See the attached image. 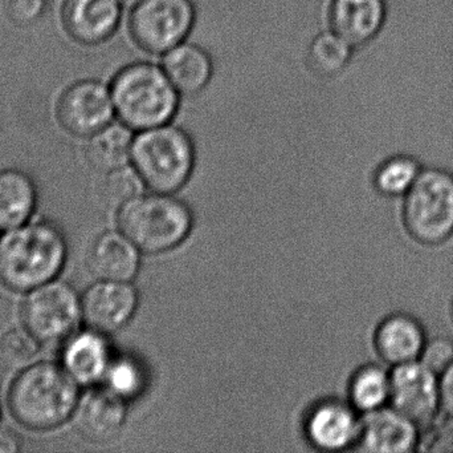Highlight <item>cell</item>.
I'll use <instances>...</instances> for the list:
<instances>
[{
  "mask_svg": "<svg viewBox=\"0 0 453 453\" xmlns=\"http://www.w3.org/2000/svg\"><path fill=\"white\" fill-rule=\"evenodd\" d=\"M111 98L116 117L135 133L174 121L180 95L161 64L137 60L119 68L111 77Z\"/></svg>",
  "mask_w": 453,
  "mask_h": 453,
  "instance_id": "2",
  "label": "cell"
},
{
  "mask_svg": "<svg viewBox=\"0 0 453 453\" xmlns=\"http://www.w3.org/2000/svg\"><path fill=\"white\" fill-rule=\"evenodd\" d=\"M104 335L90 329L69 340L64 351V364L76 382L92 385L105 378L113 359Z\"/></svg>",
  "mask_w": 453,
  "mask_h": 453,
  "instance_id": "21",
  "label": "cell"
},
{
  "mask_svg": "<svg viewBox=\"0 0 453 453\" xmlns=\"http://www.w3.org/2000/svg\"><path fill=\"white\" fill-rule=\"evenodd\" d=\"M402 223L407 236L427 247L447 244L453 237V173L425 167L402 199Z\"/></svg>",
  "mask_w": 453,
  "mask_h": 453,
  "instance_id": "7",
  "label": "cell"
},
{
  "mask_svg": "<svg viewBox=\"0 0 453 453\" xmlns=\"http://www.w3.org/2000/svg\"><path fill=\"white\" fill-rule=\"evenodd\" d=\"M362 414L350 402L338 398L321 399L309 410L303 433L314 449L340 452L358 446Z\"/></svg>",
  "mask_w": 453,
  "mask_h": 453,
  "instance_id": "12",
  "label": "cell"
},
{
  "mask_svg": "<svg viewBox=\"0 0 453 453\" xmlns=\"http://www.w3.org/2000/svg\"><path fill=\"white\" fill-rule=\"evenodd\" d=\"M391 369L378 363L358 367L349 380L348 401L362 415L390 406Z\"/></svg>",
  "mask_w": 453,
  "mask_h": 453,
  "instance_id": "24",
  "label": "cell"
},
{
  "mask_svg": "<svg viewBox=\"0 0 453 453\" xmlns=\"http://www.w3.org/2000/svg\"><path fill=\"white\" fill-rule=\"evenodd\" d=\"M451 319L453 322V298H452V302H451Z\"/></svg>",
  "mask_w": 453,
  "mask_h": 453,
  "instance_id": "35",
  "label": "cell"
},
{
  "mask_svg": "<svg viewBox=\"0 0 453 453\" xmlns=\"http://www.w3.org/2000/svg\"><path fill=\"white\" fill-rule=\"evenodd\" d=\"M423 168L425 165L414 154H388L372 170V188L386 199H403L417 183Z\"/></svg>",
  "mask_w": 453,
  "mask_h": 453,
  "instance_id": "25",
  "label": "cell"
},
{
  "mask_svg": "<svg viewBox=\"0 0 453 453\" xmlns=\"http://www.w3.org/2000/svg\"><path fill=\"white\" fill-rule=\"evenodd\" d=\"M441 414L453 422V362L439 375Z\"/></svg>",
  "mask_w": 453,
  "mask_h": 453,
  "instance_id": "32",
  "label": "cell"
},
{
  "mask_svg": "<svg viewBox=\"0 0 453 453\" xmlns=\"http://www.w3.org/2000/svg\"><path fill=\"white\" fill-rule=\"evenodd\" d=\"M104 379L111 393L122 401L129 402L142 395L148 383V375L141 362L124 356L111 361Z\"/></svg>",
  "mask_w": 453,
  "mask_h": 453,
  "instance_id": "27",
  "label": "cell"
},
{
  "mask_svg": "<svg viewBox=\"0 0 453 453\" xmlns=\"http://www.w3.org/2000/svg\"><path fill=\"white\" fill-rule=\"evenodd\" d=\"M428 335L425 324L414 314L395 311L388 314L375 327V353L386 366H402L420 361Z\"/></svg>",
  "mask_w": 453,
  "mask_h": 453,
  "instance_id": "15",
  "label": "cell"
},
{
  "mask_svg": "<svg viewBox=\"0 0 453 453\" xmlns=\"http://www.w3.org/2000/svg\"><path fill=\"white\" fill-rule=\"evenodd\" d=\"M37 353V340L31 332L12 330L0 340V355L10 364H24Z\"/></svg>",
  "mask_w": 453,
  "mask_h": 453,
  "instance_id": "29",
  "label": "cell"
},
{
  "mask_svg": "<svg viewBox=\"0 0 453 453\" xmlns=\"http://www.w3.org/2000/svg\"><path fill=\"white\" fill-rule=\"evenodd\" d=\"M119 210V230L143 254L170 252L193 230V212L174 194L142 193Z\"/></svg>",
  "mask_w": 453,
  "mask_h": 453,
  "instance_id": "6",
  "label": "cell"
},
{
  "mask_svg": "<svg viewBox=\"0 0 453 453\" xmlns=\"http://www.w3.org/2000/svg\"><path fill=\"white\" fill-rule=\"evenodd\" d=\"M45 12V0H8L7 13L13 23L28 27L42 19Z\"/></svg>",
  "mask_w": 453,
  "mask_h": 453,
  "instance_id": "31",
  "label": "cell"
},
{
  "mask_svg": "<svg viewBox=\"0 0 453 453\" xmlns=\"http://www.w3.org/2000/svg\"><path fill=\"white\" fill-rule=\"evenodd\" d=\"M354 52L356 50L332 29L322 32L309 47V69L317 79L334 85V80L345 72L353 60Z\"/></svg>",
  "mask_w": 453,
  "mask_h": 453,
  "instance_id": "26",
  "label": "cell"
},
{
  "mask_svg": "<svg viewBox=\"0 0 453 453\" xmlns=\"http://www.w3.org/2000/svg\"><path fill=\"white\" fill-rule=\"evenodd\" d=\"M188 42L220 74L257 84L298 85L311 77L308 51L330 31L333 0H191Z\"/></svg>",
  "mask_w": 453,
  "mask_h": 453,
  "instance_id": "1",
  "label": "cell"
},
{
  "mask_svg": "<svg viewBox=\"0 0 453 453\" xmlns=\"http://www.w3.org/2000/svg\"><path fill=\"white\" fill-rule=\"evenodd\" d=\"M36 205V189L26 173L7 169L0 172V229L12 230L23 225Z\"/></svg>",
  "mask_w": 453,
  "mask_h": 453,
  "instance_id": "23",
  "label": "cell"
},
{
  "mask_svg": "<svg viewBox=\"0 0 453 453\" xmlns=\"http://www.w3.org/2000/svg\"><path fill=\"white\" fill-rule=\"evenodd\" d=\"M135 132L132 128L113 120L111 124L88 137L85 157L93 169L105 173L127 167L132 161Z\"/></svg>",
  "mask_w": 453,
  "mask_h": 453,
  "instance_id": "22",
  "label": "cell"
},
{
  "mask_svg": "<svg viewBox=\"0 0 453 453\" xmlns=\"http://www.w3.org/2000/svg\"><path fill=\"white\" fill-rule=\"evenodd\" d=\"M124 10L119 0H64L61 21L72 40L97 47L119 34Z\"/></svg>",
  "mask_w": 453,
  "mask_h": 453,
  "instance_id": "13",
  "label": "cell"
},
{
  "mask_svg": "<svg viewBox=\"0 0 453 453\" xmlns=\"http://www.w3.org/2000/svg\"><path fill=\"white\" fill-rule=\"evenodd\" d=\"M121 4L124 5L125 10H132L135 5L140 4L142 0H119Z\"/></svg>",
  "mask_w": 453,
  "mask_h": 453,
  "instance_id": "34",
  "label": "cell"
},
{
  "mask_svg": "<svg viewBox=\"0 0 453 453\" xmlns=\"http://www.w3.org/2000/svg\"><path fill=\"white\" fill-rule=\"evenodd\" d=\"M130 164L146 189L175 194L196 173V145L186 130L170 122L135 133Z\"/></svg>",
  "mask_w": 453,
  "mask_h": 453,
  "instance_id": "5",
  "label": "cell"
},
{
  "mask_svg": "<svg viewBox=\"0 0 453 453\" xmlns=\"http://www.w3.org/2000/svg\"><path fill=\"white\" fill-rule=\"evenodd\" d=\"M388 20V0H333L330 7V29L356 51L377 40Z\"/></svg>",
  "mask_w": 453,
  "mask_h": 453,
  "instance_id": "16",
  "label": "cell"
},
{
  "mask_svg": "<svg viewBox=\"0 0 453 453\" xmlns=\"http://www.w3.org/2000/svg\"><path fill=\"white\" fill-rule=\"evenodd\" d=\"M18 451V443L15 439L7 433H2L0 435V452L10 453Z\"/></svg>",
  "mask_w": 453,
  "mask_h": 453,
  "instance_id": "33",
  "label": "cell"
},
{
  "mask_svg": "<svg viewBox=\"0 0 453 453\" xmlns=\"http://www.w3.org/2000/svg\"><path fill=\"white\" fill-rule=\"evenodd\" d=\"M21 316L27 332L37 342L56 345L76 332L82 316L81 301L68 285L50 282L27 297Z\"/></svg>",
  "mask_w": 453,
  "mask_h": 453,
  "instance_id": "9",
  "label": "cell"
},
{
  "mask_svg": "<svg viewBox=\"0 0 453 453\" xmlns=\"http://www.w3.org/2000/svg\"><path fill=\"white\" fill-rule=\"evenodd\" d=\"M56 117L71 135L90 137L116 119L111 87L96 79L73 82L58 98Z\"/></svg>",
  "mask_w": 453,
  "mask_h": 453,
  "instance_id": "10",
  "label": "cell"
},
{
  "mask_svg": "<svg viewBox=\"0 0 453 453\" xmlns=\"http://www.w3.org/2000/svg\"><path fill=\"white\" fill-rule=\"evenodd\" d=\"M390 406L420 428L430 426L441 414L439 375L420 361L393 367Z\"/></svg>",
  "mask_w": 453,
  "mask_h": 453,
  "instance_id": "11",
  "label": "cell"
},
{
  "mask_svg": "<svg viewBox=\"0 0 453 453\" xmlns=\"http://www.w3.org/2000/svg\"><path fill=\"white\" fill-rule=\"evenodd\" d=\"M65 257V239L56 226H19L0 241V281L15 292H29L50 284L60 273Z\"/></svg>",
  "mask_w": 453,
  "mask_h": 453,
  "instance_id": "3",
  "label": "cell"
},
{
  "mask_svg": "<svg viewBox=\"0 0 453 453\" xmlns=\"http://www.w3.org/2000/svg\"><path fill=\"white\" fill-rule=\"evenodd\" d=\"M140 295L132 282L98 281L81 300L82 318L103 334L124 329L137 313Z\"/></svg>",
  "mask_w": 453,
  "mask_h": 453,
  "instance_id": "14",
  "label": "cell"
},
{
  "mask_svg": "<svg viewBox=\"0 0 453 453\" xmlns=\"http://www.w3.org/2000/svg\"><path fill=\"white\" fill-rule=\"evenodd\" d=\"M129 11L127 26L130 37L153 58H162L186 42L196 23L191 0H142Z\"/></svg>",
  "mask_w": 453,
  "mask_h": 453,
  "instance_id": "8",
  "label": "cell"
},
{
  "mask_svg": "<svg viewBox=\"0 0 453 453\" xmlns=\"http://www.w3.org/2000/svg\"><path fill=\"white\" fill-rule=\"evenodd\" d=\"M420 427L391 406L362 415L358 449L370 453H409L419 446Z\"/></svg>",
  "mask_w": 453,
  "mask_h": 453,
  "instance_id": "17",
  "label": "cell"
},
{
  "mask_svg": "<svg viewBox=\"0 0 453 453\" xmlns=\"http://www.w3.org/2000/svg\"><path fill=\"white\" fill-rule=\"evenodd\" d=\"M145 184L141 180L132 164L105 173L101 183V197L111 207H122L135 197L142 194Z\"/></svg>",
  "mask_w": 453,
  "mask_h": 453,
  "instance_id": "28",
  "label": "cell"
},
{
  "mask_svg": "<svg viewBox=\"0 0 453 453\" xmlns=\"http://www.w3.org/2000/svg\"><path fill=\"white\" fill-rule=\"evenodd\" d=\"M159 64L180 96L201 93L214 72L209 53L188 40L165 53Z\"/></svg>",
  "mask_w": 453,
  "mask_h": 453,
  "instance_id": "20",
  "label": "cell"
},
{
  "mask_svg": "<svg viewBox=\"0 0 453 453\" xmlns=\"http://www.w3.org/2000/svg\"><path fill=\"white\" fill-rule=\"evenodd\" d=\"M127 417V402L108 388L90 391L77 404V428L84 438L95 443H106L117 438Z\"/></svg>",
  "mask_w": 453,
  "mask_h": 453,
  "instance_id": "18",
  "label": "cell"
},
{
  "mask_svg": "<svg viewBox=\"0 0 453 453\" xmlns=\"http://www.w3.org/2000/svg\"><path fill=\"white\" fill-rule=\"evenodd\" d=\"M140 265L141 250L119 230L101 234L88 255V266L98 281L132 282Z\"/></svg>",
  "mask_w": 453,
  "mask_h": 453,
  "instance_id": "19",
  "label": "cell"
},
{
  "mask_svg": "<svg viewBox=\"0 0 453 453\" xmlns=\"http://www.w3.org/2000/svg\"><path fill=\"white\" fill-rule=\"evenodd\" d=\"M79 404L76 379L52 363H39L24 370L11 387V414L24 427L35 431L58 427Z\"/></svg>",
  "mask_w": 453,
  "mask_h": 453,
  "instance_id": "4",
  "label": "cell"
},
{
  "mask_svg": "<svg viewBox=\"0 0 453 453\" xmlns=\"http://www.w3.org/2000/svg\"><path fill=\"white\" fill-rule=\"evenodd\" d=\"M420 362L441 375L453 362V340L449 337L428 338Z\"/></svg>",
  "mask_w": 453,
  "mask_h": 453,
  "instance_id": "30",
  "label": "cell"
}]
</instances>
